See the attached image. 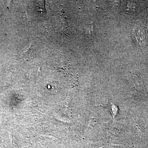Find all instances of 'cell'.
Here are the masks:
<instances>
[{
	"instance_id": "cell-1",
	"label": "cell",
	"mask_w": 148,
	"mask_h": 148,
	"mask_svg": "<svg viewBox=\"0 0 148 148\" xmlns=\"http://www.w3.org/2000/svg\"><path fill=\"white\" fill-rule=\"evenodd\" d=\"M34 44H29L24 49H23V50L21 51L20 54H21V55H23L28 53L29 51L32 49L33 47L34 46Z\"/></svg>"
}]
</instances>
